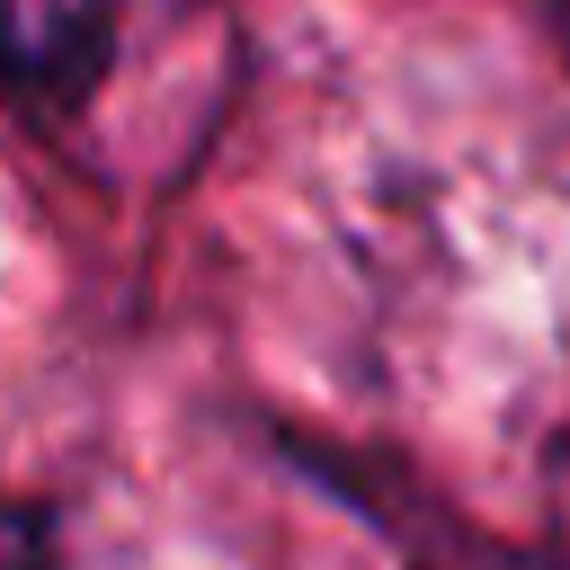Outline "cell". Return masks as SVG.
I'll use <instances>...</instances> for the list:
<instances>
[{
    "mask_svg": "<svg viewBox=\"0 0 570 570\" xmlns=\"http://www.w3.org/2000/svg\"><path fill=\"white\" fill-rule=\"evenodd\" d=\"M116 53V0H0V89L18 107H80Z\"/></svg>",
    "mask_w": 570,
    "mask_h": 570,
    "instance_id": "1",
    "label": "cell"
},
{
    "mask_svg": "<svg viewBox=\"0 0 570 570\" xmlns=\"http://www.w3.org/2000/svg\"><path fill=\"white\" fill-rule=\"evenodd\" d=\"M0 570H53L45 517H27V508H0Z\"/></svg>",
    "mask_w": 570,
    "mask_h": 570,
    "instance_id": "2",
    "label": "cell"
}]
</instances>
